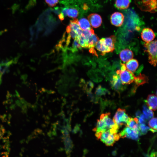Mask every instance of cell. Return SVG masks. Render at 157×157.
<instances>
[{"label":"cell","instance_id":"obj_1","mask_svg":"<svg viewBox=\"0 0 157 157\" xmlns=\"http://www.w3.org/2000/svg\"><path fill=\"white\" fill-rule=\"evenodd\" d=\"M118 130L110 129L105 131L96 132L95 136L107 146H113L120 138Z\"/></svg>","mask_w":157,"mask_h":157},{"label":"cell","instance_id":"obj_2","mask_svg":"<svg viewBox=\"0 0 157 157\" xmlns=\"http://www.w3.org/2000/svg\"><path fill=\"white\" fill-rule=\"evenodd\" d=\"M157 40H155L146 42L144 45L145 51L148 53L149 62L154 67L156 66L157 63Z\"/></svg>","mask_w":157,"mask_h":157},{"label":"cell","instance_id":"obj_3","mask_svg":"<svg viewBox=\"0 0 157 157\" xmlns=\"http://www.w3.org/2000/svg\"><path fill=\"white\" fill-rule=\"evenodd\" d=\"M129 118L125 109L119 108L116 112L113 120L120 127L126 125Z\"/></svg>","mask_w":157,"mask_h":157},{"label":"cell","instance_id":"obj_4","mask_svg":"<svg viewBox=\"0 0 157 157\" xmlns=\"http://www.w3.org/2000/svg\"><path fill=\"white\" fill-rule=\"evenodd\" d=\"M116 73L119 76L123 85L129 84L133 83L135 77L132 72L127 69L123 70H118Z\"/></svg>","mask_w":157,"mask_h":157},{"label":"cell","instance_id":"obj_5","mask_svg":"<svg viewBox=\"0 0 157 157\" xmlns=\"http://www.w3.org/2000/svg\"><path fill=\"white\" fill-rule=\"evenodd\" d=\"M119 134L120 137L121 138H126L136 140L138 139L139 136L140 135L139 132L126 126Z\"/></svg>","mask_w":157,"mask_h":157},{"label":"cell","instance_id":"obj_6","mask_svg":"<svg viewBox=\"0 0 157 157\" xmlns=\"http://www.w3.org/2000/svg\"><path fill=\"white\" fill-rule=\"evenodd\" d=\"M110 115V113H103L100 116V119L103 122L108 129H114L118 130L119 126L111 118Z\"/></svg>","mask_w":157,"mask_h":157},{"label":"cell","instance_id":"obj_7","mask_svg":"<svg viewBox=\"0 0 157 157\" xmlns=\"http://www.w3.org/2000/svg\"><path fill=\"white\" fill-rule=\"evenodd\" d=\"M124 18V16L122 13L115 12L112 14L110 16V22L112 25L116 26H120L122 24Z\"/></svg>","mask_w":157,"mask_h":157},{"label":"cell","instance_id":"obj_8","mask_svg":"<svg viewBox=\"0 0 157 157\" xmlns=\"http://www.w3.org/2000/svg\"><path fill=\"white\" fill-rule=\"evenodd\" d=\"M90 25L94 28L99 27L102 23L101 16L96 13L90 14L88 17Z\"/></svg>","mask_w":157,"mask_h":157},{"label":"cell","instance_id":"obj_9","mask_svg":"<svg viewBox=\"0 0 157 157\" xmlns=\"http://www.w3.org/2000/svg\"><path fill=\"white\" fill-rule=\"evenodd\" d=\"M141 38L143 41L146 42H148L154 40L155 35L152 29L145 28L142 30L141 32Z\"/></svg>","mask_w":157,"mask_h":157},{"label":"cell","instance_id":"obj_10","mask_svg":"<svg viewBox=\"0 0 157 157\" xmlns=\"http://www.w3.org/2000/svg\"><path fill=\"white\" fill-rule=\"evenodd\" d=\"M140 8L143 11L155 13L156 11L157 0H150L148 2L142 4Z\"/></svg>","mask_w":157,"mask_h":157},{"label":"cell","instance_id":"obj_11","mask_svg":"<svg viewBox=\"0 0 157 157\" xmlns=\"http://www.w3.org/2000/svg\"><path fill=\"white\" fill-rule=\"evenodd\" d=\"M116 38L114 35L104 38V44L108 52H112L114 50L115 44L116 42Z\"/></svg>","mask_w":157,"mask_h":157},{"label":"cell","instance_id":"obj_12","mask_svg":"<svg viewBox=\"0 0 157 157\" xmlns=\"http://www.w3.org/2000/svg\"><path fill=\"white\" fill-rule=\"evenodd\" d=\"M157 102L156 96L153 94L149 95L146 101V103L148 107L154 111L156 110Z\"/></svg>","mask_w":157,"mask_h":157},{"label":"cell","instance_id":"obj_13","mask_svg":"<svg viewBox=\"0 0 157 157\" xmlns=\"http://www.w3.org/2000/svg\"><path fill=\"white\" fill-rule=\"evenodd\" d=\"M119 57L122 61L126 62L133 58V53L130 49H125L121 51L119 54Z\"/></svg>","mask_w":157,"mask_h":157},{"label":"cell","instance_id":"obj_14","mask_svg":"<svg viewBox=\"0 0 157 157\" xmlns=\"http://www.w3.org/2000/svg\"><path fill=\"white\" fill-rule=\"evenodd\" d=\"M111 83L113 88L117 92H120L123 90L122 86L123 84L122 83L119 76L117 74L113 75Z\"/></svg>","mask_w":157,"mask_h":157},{"label":"cell","instance_id":"obj_15","mask_svg":"<svg viewBox=\"0 0 157 157\" xmlns=\"http://www.w3.org/2000/svg\"><path fill=\"white\" fill-rule=\"evenodd\" d=\"M148 81L147 76L144 74H140L138 76L135 77L134 81L135 85V89L139 86L147 83Z\"/></svg>","mask_w":157,"mask_h":157},{"label":"cell","instance_id":"obj_16","mask_svg":"<svg viewBox=\"0 0 157 157\" xmlns=\"http://www.w3.org/2000/svg\"><path fill=\"white\" fill-rule=\"evenodd\" d=\"M126 69L132 72H135L138 67V61L135 59H132L126 62L125 65Z\"/></svg>","mask_w":157,"mask_h":157},{"label":"cell","instance_id":"obj_17","mask_svg":"<svg viewBox=\"0 0 157 157\" xmlns=\"http://www.w3.org/2000/svg\"><path fill=\"white\" fill-rule=\"evenodd\" d=\"M126 125L131 129L140 132L139 129V123L138 119L137 117H130Z\"/></svg>","mask_w":157,"mask_h":157},{"label":"cell","instance_id":"obj_18","mask_svg":"<svg viewBox=\"0 0 157 157\" xmlns=\"http://www.w3.org/2000/svg\"><path fill=\"white\" fill-rule=\"evenodd\" d=\"M64 141L66 152L67 155H69L73 147L72 141L69 135L64 136Z\"/></svg>","mask_w":157,"mask_h":157},{"label":"cell","instance_id":"obj_19","mask_svg":"<svg viewBox=\"0 0 157 157\" xmlns=\"http://www.w3.org/2000/svg\"><path fill=\"white\" fill-rule=\"evenodd\" d=\"M71 30L75 31L78 35H81L82 30L80 28L78 24V21L77 19H74L70 21L69 25Z\"/></svg>","mask_w":157,"mask_h":157},{"label":"cell","instance_id":"obj_20","mask_svg":"<svg viewBox=\"0 0 157 157\" xmlns=\"http://www.w3.org/2000/svg\"><path fill=\"white\" fill-rule=\"evenodd\" d=\"M104 38L99 40L95 46L97 49L101 52V55H105L106 53H109L104 42Z\"/></svg>","mask_w":157,"mask_h":157},{"label":"cell","instance_id":"obj_21","mask_svg":"<svg viewBox=\"0 0 157 157\" xmlns=\"http://www.w3.org/2000/svg\"><path fill=\"white\" fill-rule=\"evenodd\" d=\"M130 4L129 0H116L115 5L116 7L120 9L127 8Z\"/></svg>","mask_w":157,"mask_h":157},{"label":"cell","instance_id":"obj_22","mask_svg":"<svg viewBox=\"0 0 157 157\" xmlns=\"http://www.w3.org/2000/svg\"><path fill=\"white\" fill-rule=\"evenodd\" d=\"M99 40V38L94 33L92 34L88 40V48L90 49L92 48H94Z\"/></svg>","mask_w":157,"mask_h":157},{"label":"cell","instance_id":"obj_23","mask_svg":"<svg viewBox=\"0 0 157 157\" xmlns=\"http://www.w3.org/2000/svg\"><path fill=\"white\" fill-rule=\"evenodd\" d=\"M108 130L107 127L101 119H98L96 127L93 129L94 131L96 132H103Z\"/></svg>","mask_w":157,"mask_h":157},{"label":"cell","instance_id":"obj_24","mask_svg":"<svg viewBox=\"0 0 157 157\" xmlns=\"http://www.w3.org/2000/svg\"><path fill=\"white\" fill-rule=\"evenodd\" d=\"M78 24L80 28L83 30L90 28V25L88 20L85 18H82L78 21Z\"/></svg>","mask_w":157,"mask_h":157},{"label":"cell","instance_id":"obj_25","mask_svg":"<svg viewBox=\"0 0 157 157\" xmlns=\"http://www.w3.org/2000/svg\"><path fill=\"white\" fill-rule=\"evenodd\" d=\"M142 112L147 120H149L154 116V113L152 110L149 108L146 105L143 106Z\"/></svg>","mask_w":157,"mask_h":157},{"label":"cell","instance_id":"obj_26","mask_svg":"<svg viewBox=\"0 0 157 157\" xmlns=\"http://www.w3.org/2000/svg\"><path fill=\"white\" fill-rule=\"evenodd\" d=\"M71 49L73 53L78 51V50L82 49V47L79 43L77 37L74 39Z\"/></svg>","mask_w":157,"mask_h":157},{"label":"cell","instance_id":"obj_27","mask_svg":"<svg viewBox=\"0 0 157 157\" xmlns=\"http://www.w3.org/2000/svg\"><path fill=\"white\" fill-rule=\"evenodd\" d=\"M77 38L78 40L79 43L82 47L88 48V40L84 36L81 35H78Z\"/></svg>","mask_w":157,"mask_h":157},{"label":"cell","instance_id":"obj_28","mask_svg":"<svg viewBox=\"0 0 157 157\" xmlns=\"http://www.w3.org/2000/svg\"><path fill=\"white\" fill-rule=\"evenodd\" d=\"M67 15L69 17L76 18L78 16V12L75 8H71L67 10Z\"/></svg>","mask_w":157,"mask_h":157},{"label":"cell","instance_id":"obj_29","mask_svg":"<svg viewBox=\"0 0 157 157\" xmlns=\"http://www.w3.org/2000/svg\"><path fill=\"white\" fill-rule=\"evenodd\" d=\"M94 33V30L91 28L86 30H83L81 35L84 36L88 41V39L90 36Z\"/></svg>","mask_w":157,"mask_h":157},{"label":"cell","instance_id":"obj_30","mask_svg":"<svg viewBox=\"0 0 157 157\" xmlns=\"http://www.w3.org/2000/svg\"><path fill=\"white\" fill-rule=\"evenodd\" d=\"M139 129L140 135H144L149 130L150 128L146 126L145 124H139Z\"/></svg>","mask_w":157,"mask_h":157},{"label":"cell","instance_id":"obj_31","mask_svg":"<svg viewBox=\"0 0 157 157\" xmlns=\"http://www.w3.org/2000/svg\"><path fill=\"white\" fill-rule=\"evenodd\" d=\"M106 92V89L102 88L100 85H99L96 89L95 94L97 97H99L105 94Z\"/></svg>","mask_w":157,"mask_h":157},{"label":"cell","instance_id":"obj_32","mask_svg":"<svg viewBox=\"0 0 157 157\" xmlns=\"http://www.w3.org/2000/svg\"><path fill=\"white\" fill-rule=\"evenodd\" d=\"M148 125L151 129L157 130V118L154 117L151 119L149 122Z\"/></svg>","mask_w":157,"mask_h":157},{"label":"cell","instance_id":"obj_33","mask_svg":"<svg viewBox=\"0 0 157 157\" xmlns=\"http://www.w3.org/2000/svg\"><path fill=\"white\" fill-rule=\"evenodd\" d=\"M94 86V85L93 83L90 81H88L85 85L84 88L86 92L91 91Z\"/></svg>","mask_w":157,"mask_h":157},{"label":"cell","instance_id":"obj_34","mask_svg":"<svg viewBox=\"0 0 157 157\" xmlns=\"http://www.w3.org/2000/svg\"><path fill=\"white\" fill-rule=\"evenodd\" d=\"M139 124H145L146 119L143 114H141L139 117H137Z\"/></svg>","mask_w":157,"mask_h":157},{"label":"cell","instance_id":"obj_35","mask_svg":"<svg viewBox=\"0 0 157 157\" xmlns=\"http://www.w3.org/2000/svg\"><path fill=\"white\" fill-rule=\"evenodd\" d=\"M45 1L49 6L53 7L58 3L59 0H45Z\"/></svg>","mask_w":157,"mask_h":157},{"label":"cell","instance_id":"obj_36","mask_svg":"<svg viewBox=\"0 0 157 157\" xmlns=\"http://www.w3.org/2000/svg\"><path fill=\"white\" fill-rule=\"evenodd\" d=\"M69 33L73 39L75 38L78 35L75 31L72 30H71Z\"/></svg>","mask_w":157,"mask_h":157},{"label":"cell","instance_id":"obj_37","mask_svg":"<svg viewBox=\"0 0 157 157\" xmlns=\"http://www.w3.org/2000/svg\"><path fill=\"white\" fill-rule=\"evenodd\" d=\"M64 16L63 14L62 13L59 14L58 17L60 20L62 21L64 19Z\"/></svg>","mask_w":157,"mask_h":157},{"label":"cell","instance_id":"obj_38","mask_svg":"<svg viewBox=\"0 0 157 157\" xmlns=\"http://www.w3.org/2000/svg\"><path fill=\"white\" fill-rule=\"evenodd\" d=\"M68 9L66 8H63L62 11V13L63 14L64 16H66L67 15V11Z\"/></svg>","mask_w":157,"mask_h":157},{"label":"cell","instance_id":"obj_39","mask_svg":"<svg viewBox=\"0 0 157 157\" xmlns=\"http://www.w3.org/2000/svg\"><path fill=\"white\" fill-rule=\"evenodd\" d=\"M150 0H141L142 4H144L148 2Z\"/></svg>","mask_w":157,"mask_h":157},{"label":"cell","instance_id":"obj_40","mask_svg":"<svg viewBox=\"0 0 157 157\" xmlns=\"http://www.w3.org/2000/svg\"><path fill=\"white\" fill-rule=\"evenodd\" d=\"M88 8V7L86 4H84L83 6V9L84 10H86Z\"/></svg>","mask_w":157,"mask_h":157}]
</instances>
